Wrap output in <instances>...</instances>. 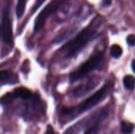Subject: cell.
<instances>
[{
  "label": "cell",
  "instance_id": "cell-6",
  "mask_svg": "<svg viewBox=\"0 0 135 134\" xmlns=\"http://www.w3.org/2000/svg\"><path fill=\"white\" fill-rule=\"evenodd\" d=\"M66 1L67 0H51L36 17L34 22V32L40 31L44 25L47 18L55 13Z\"/></svg>",
  "mask_w": 135,
  "mask_h": 134
},
{
  "label": "cell",
  "instance_id": "cell-9",
  "mask_svg": "<svg viewBox=\"0 0 135 134\" xmlns=\"http://www.w3.org/2000/svg\"><path fill=\"white\" fill-rule=\"evenodd\" d=\"M13 94L16 98H20L24 100H28L32 99L33 97L32 92L25 87H18L15 88V90L13 91Z\"/></svg>",
  "mask_w": 135,
  "mask_h": 134
},
{
  "label": "cell",
  "instance_id": "cell-1",
  "mask_svg": "<svg viewBox=\"0 0 135 134\" xmlns=\"http://www.w3.org/2000/svg\"><path fill=\"white\" fill-rule=\"evenodd\" d=\"M101 25V18L99 17H94L85 28L76 35L75 37L65 43L59 50V53L64 59L74 58L87 46V44L98 36Z\"/></svg>",
  "mask_w": 135,
  "mask_h": 134
},
{
  "label": "cell",
  "instance_id": "cell-12",
  "mask_svg": "<svg viewBox=\"0 0 135 134\" xmlns=\"http://www.w3.org/2000/svg\"><path fill=\"white\" fill-rule=\"evenodd\" d=\"M123 48L118 44H113L110 48V54L111 56L114 58H119L123 54Z\"/></svg>",
  "mask_w": 135,
  "mask_h": 134
},
{
  "label": "cell",
  "instance_id": "cell-3",
  "mask_svg": "<svg viewBox=\"0 0 135 134\" xmlns=\"http://www.w3.org/2000/svg\"><path fill=\"white\" fill-rule=\"evenodd\" d=\"M112 85H113L112 82H107L101 88H100L93 95H92L88 99H86L82 103H81L78 107H63L61 111L62 115L65 116L72 115L74 114L80 115L90 110L91 108L97 105L99 103H100L102 100H104L106 98L108 92L112 88Z\"/></svg>",
  "mask_w": 135,
  "mask_h": 134
},
{
  "label": "cell",
  "instance_id": "cell-7",
  "mask_svg": "<svg viewBox=\"0 0 135 134\" xmlns=\"http://www.w3.org/2000/svg\"><path fill=\"white\" fill-rule=\"evenodd\" d=\"M100 81V77L97 76L89 78L85 83L81 84V85L74 88V90L73 91V96L75 98H81L85 96L86 94L93 91L97 86H98Z\"/></svg>",
  "mask_w": 135,
  "mask_h": 134
},
{
  "label": "cell",
  "instance_id": "cell-11",
  "mask_svg": "<svg viewBox=\"0 0 135 134\" xmlns=\"http://www.w3.org/2000/svg\"><path fill=\"white\" fill-rule=\"evenodd\" d=\"M25 5H26V0H17V1L16 15L18 19L21 18L24 15L25 9Z\"/></svg>",
  "mask_w": 135,
  "mask_h": 134
},
{
  "label": "cell",
  "instance_id": "cell-15",
  "mask_svg": "<svg viewBox=\"0 0 135 134\" xmlns=\"http://www.w3.org/2000/svg\"><path fill=\"white\" fill-rule=\"evenodd\" d=\"M46 0H36L35 2H34V5L31 9V14H33L35 13V12L44 4V2H45Z\"/></svg>",
  "mask_w": 135,
  "mask_h": 134
},
{
  "label": "cell",
  "instance_id": "cell-2",
  "mask_svg": "<svg viewBox=\"0 0 135 134\" xmlns=\"http://www.w3.org/2000/svg\"><path fill=\"white\" fill-rule=\"evenodd\" d=\"M109 110L107 107L99 109L95 113L77 122L65 132L64 134H79L82 130H85L86 134L95 133L100 124L108 117Z\"/></svg>",
  "mask_w": 135,
  "mask_h": 134
},
{
  "label": "cell",
  "instance_id": "cell-19",
  "mask_svg": "<svg viewBox=\"0 0 135 134\" xmlns=\"http://www.w3.org/2000/svg\"><path fill=\"white\" fill-rule=\"evenodd\" d=\"M131 67H132V70H134V73H135V59H134V60L132 61Z\"/></svg>",
  "mask_w": 135,
  "mask_h": 134
},
{
  "label": "cell",
  "instance_id": "cell-10",
  "mask_svg": "<svg viewBox=\"0 0 135 134\" xmlns=\"http://www.w3.org/2000/svg\"><path fill=\"white\" fill-rule=\"evenodd\" d=\"M123 86L127 90H134L135 88V77L132 75H127L123 80Z\"/></svg>",
  "mask_w": 135,
  "mask_h": 134
},
{
  "label": "cell",
  "instance_id": "cell-17",
  "mask_svg": "<svg viewBox=\"0 0 135 134\" xmlns=\"http://www.w3.org/2000/svg\"><path fill=\"white\" fill-rule=\"evenodd\" d=\"M112 0H101V5L104 7H108L112 5Z\"/></svg>",
  "mask_w": 135,
  "mask_h": 134
},
{
  "label": "cell",
  "instance_id": "cell-16",
  "mask_svg": "<svg viewBox=\"0 0 135 134\" xmlns=\"http://www.w3.org/2000/svg\"><path fill=\"white\" fill-rule=\"evenodd\" d=\"M127 42L128 45L134 47L135 46V35L134 34H130L127 37Z\"/></svg>",
  "mask_w": 135,
  "mask_h": 134
},
{
  "label": "cell",
  "instance_id": "cell-13",
  "mask_svg": "<svg viewBox=\"0 0 135 134\" xmlns=\"http://www.w3.org/2000/svg\"><path fill=\"white\" fill-rule=\"evenodd\" d=\"M135 126L134 123L127 122V121H122L121 122V130L123 133L131 134L134 129Z\"/></svg>",
  "mask_w": 135,
  "mask_h": 134
},
{
  "label": "cell",
  "instance_id": "cell-18",
  "mask_svg": "<svg viewBox=\"0 0 135 134\" xmlns=\"http://www.w3.org/2000/svg\"><path fill=\"white\" fill-rule=\"evenodd\" d=\"M44 134H55V131H54L53 127H52L51 125L47 126V130H46V132H45V133Z\"/></svg>",
  "mask_w": 135,
  "mask_h": 134
},
{
  "label": "cell",
  "instance_id": "cell-4",
  "mask_svg": "<svg viewBox=\"0 0 135 134\" xmlns=\"http://www.w3.org/2000/svg\"><path fill=\"white\" fill-rule=\"evenodd\" d=\"M105 54L103 51L94 53L90 58L83 62L74 71L71 72L69 75L70 83H74L84 77L94 70H100L104 65Z\"/></svg>",
  "mask_w": 135,
  "mask_h": 134
},
{
  "label": "cell",
  "instance_id": "cell-8",
  "mask_svg": "<svg viewBox=\"0 0 135 134\" xmlns=\"http://www.w3.org/2000/svg\"><path fill=\"white\" fill-rule=\"evenodd\" d=\"M0 82L2 85H14L18 82V78L14 73L7 70H3L0 72Z\"/></svg>",
  "mask_w": 135,
  "mask_h": 134
},
{
  "label": "cell",
  "instance_id": "cell-14",
  "mask_svg": "<svg viewBox=\"0 0 135 134\" xmlns=\"http://www.w3.org/2000/svg\"><path fill=\"white\" fill-rule=\"evenodd\" d=\"M16 98L13 92L11 93V92H9V93H6L2 97V100H1V102H2V104H8V103H10L11 102H13V99Z\"/></svg>",
  "mask_w": 135,
  "mask_h": 134
},
{
  "label": "cell",
  "instance_id": "cell-5",
  "mask_svg": "<svg viewBox=\"0 0 135 134\" xmlns=\"http://www.w3.org/2000/svg\"><path fill=\"white\" fill-rule=\"evenodd\" d=\"M9 4L8 2H6L5 6L2 9V21H1V32L3 44L6 47H9L10 49L13 47V29H12V21L9 16Z\"/></svg>",
  "mask_w": 135,
  "mask_h": 134
}]
</instances>
